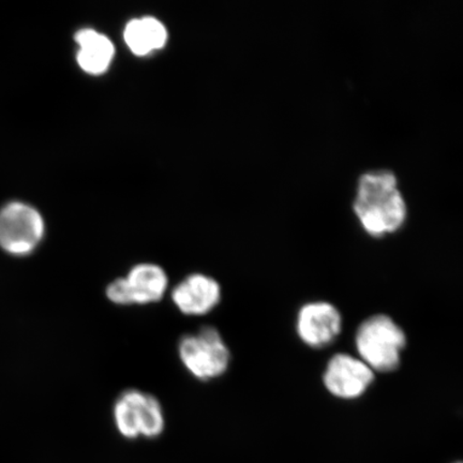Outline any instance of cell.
Here are the masks:
<instances>
[{"label":"cell","instance_id":"1","mask_svg":"<svg viewBox=\"0 0 463 463\" xmlns=\"http://www.w3.org/2000/svg\"><path fill=\"white\" fill-rule=\"evenodd\" d=\"M354 212L369 235L382 237L402 227L407 206L390 171L364 173L358 181Z\"/></svg>","mask_w":463,"mask_h":463},{"label":"cell","instance_id":"2","mask_svg":"<svg viewBox=\"0 0 463 463\" xmlns=\"http://www.w3.org/2000/svg\"><path fill=\"white\" fill-rule=\"evenodd\" d=\"M355 345L360 360L373 373H390L401 364L407 338L390 317L378 315L367 318L358 327Z\"/></svg>","mask_w":463,"mask_h":463},{"label":"cell","instance_id":"3","mask_svg":"<svg viewBox=\"0 0 463 463\" xmlns=\"http://www.w3.org/2000/svg\"><path fill=\"white\" fill-rule=\"evenodd\" d=\"M178 353L188 372L204 382L223 375L231 362L229 347L217 329L211 326L184 335L178 344Z\"/></svg>","mask_w":463,"mask_h":463},{"label":"cell","instance_id":"4","mask_svg":"<svg viewBox=\"0 0 463 463\" xmlns=\"http://www.w3.org/2000/svg\"><path fill=\"white\" fill-rule=\"evenodd\" d=\"M114 421L121 436L127 439H155L165 430V414L158 399L137 390L121 392L116 399Z\"/></svg>","mask_w":463,"mask_h":463},{"label":"cell","instance_id":"5","mask_svg":"<svg viewBox=\"0 0 463 463\" xmlns=\"http://www.w3.org/2000/svg\"><path fill=\"white\" fill-rule=\"evenodd\" d=\"M43 236V218L36 208L22 202H10L0 208V249L9 256H31Z\"/></svg>","mask_w":463,"mask_h":463},{"label":"cell","instance_id":"6","mask_svg":"<svg viewBox=\"0 0 463 463\" xmlns=\"http://www.w3.org/2000/svg\"><path fill=\"white\" fill-rule=\"evenodd\" d=\"M374 373L360 358L349 354H337L327 364L323 381L327 391L335 397L355 399L369 389Z\"/></svg>","mask_w":463,"mask_h":463},{"label":"cell","instance_id":"7","mask_svg":"<svg viewBox=\"0 0 463 463\" xmlns=\"http://www.w3.org/2000/svg\"><path fill=\"white\" fill-rule=\"evenodd\" d=\"M343 318L335 306L316 302L302 307L298 316L297 329L300 340L311 347H324L338 337Z\"/></svg>","mask_w":463,"mask_h":463},{"label":"cell","instance_id":"8","mask_svg":"<svg viewBox=\"0 0 463 463\" xmlns=\"http://www.w3.org/2000/svg\"><path fill=\"white\" fill-rule=\"evenodd\" d=\"M172 299L184 316H205L222 300V288L210 276L193 274L173 288Z\"/></svg>","mask_w":463,"mask_h":463},{"label":"cell","instance_id":"9","mask_svg":"<svg viewBox=\"0 0 463 463\" xmlns=\"http://www.w3.org/2000/svg\"><path fill=\"white\" fill-rule=\"evenodd\" d=\"M133 305H148L160 302L169 280L164 269L155 264L133 266L126 277Z\"/></svg>","mask_w":463,"mask_h":463},{"label":"cell","instance_id":"10","mask_svg":"<svg viewBox=\"0 0 463 463\" xmlns=\"http://www.w3.org/2000/svg\"><path fill=\"white\" fill-rule=\"evenodd\" d=\"M77 43L78 61L84 71L100 74L107 71L114 56L111 40L92 29H84L77 33Z\"/></svg>","mask_w":463,"mask_h":463},{"label":"cell","instance_id":"11","mask_svg":"<svg viewBox=\"0 0 463 463\" xmlns=\"http://www.w3.org/2000/svg\"><path fill=\"white\" fill-rule=\"evenodd\" d=\"M166 29L154 17L133 20L126 27L125 40L129 49L138 56L164 48L166 43Z\"/></svg>","mask_w":463,"mask_h":463},{"label":"cell","instance_id":"12","mask_svg":"<svg viewBox=\"0 0 463 463\" xmlns=\"http://www.w3.org/2000/svg\"><path fill=\"white\" fill-rule=\"evenodd\" d=\"M107 298L109 302L118 306H131L132 298L126 278H118L107 287Z\"/></svg>","mask_w":463,"mask_h":463},{"label":"cell","instance_id":"13","mask_svg":"<svg viewBox=\"0 0 463 463\" xmlns=\"http://www.w3.org/2000/svg\"><path fill=\"white\" fill-rule=\"evenodd\" d=\"M456 463H461V462H456Z\"/></svg>","mask_w":463,"mask_h":463}]
</instances>
